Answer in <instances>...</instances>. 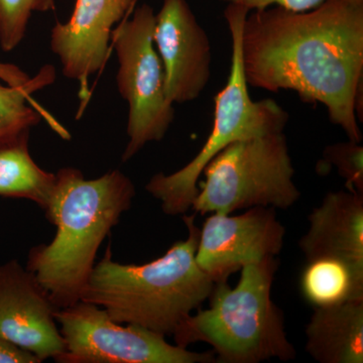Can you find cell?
Segmentation results:
<instances>
[{
  "instance_id": "obj_1",
  "label": "cell",
  "mask_w": 363,
  "mask_h": 363,
  "mask_svg": "<svg viewBox=\"0 0 363 363\" xmlns=\"http://www.w3.org/2000/svg\"><path fill=\"white\" fill-rule=\"evenodd\" d=\"M248 86L321 104L348 140L362 143L355 99L363 86V6L325 0L294 13L269 7L248 13L241 39Z\"/></svg>"
},
{
  "instance_id": "obj_2",
  "label": "cell",
  "mask_w": 363,
  "mask_h": 363,
  "mask_svg": "<svg viewBox=\"0 0 363 363\" xmlns=\"http://www.w3.org/2000/svg\"><path fill=\"white\" fill-rule=\"evenodd\" d=\"M44 211L57 227L49 245L33 247L26 269L57 309L80 302L97 252L128 211L135 196L133 181L119 169L88 180L75 168L59 169Z\"/></svg>"
},
{
  "instance_id": "obj_3",
  "label": "cell",
  "mask_w": 363,
  "mask_h": 363,
  "mask_svg": "<svg viewBox=\"0 0 363 363\" xmlns=\"http://www.w3.org/2000/svg\"><path fill=\"white\" fill-rule=\"evenodd\" d=\"M195 218V213L183 215L186 240L147 264H119L107 247L93 267L81 302L98 306L117 323L173 335L177 327L210 297L215 285L196 262L199 228Z\"/></svg>"
},
{
  "instance_id": "obj_4",
  "label": "cell",
  "mask_w": 363,
  "mask_h": 363,
  "mask_svg": "<svg viewBox=\"0 0 363 363\" xmlns=\"http://www.w3.org/2000/svg\"><path fill=\"white\" fill-rule=\"evenodd\" d=\"M277 257L247 264L234 286L215 283L209 307L186 318L174 332L177 345L211 346L216 362L259 363L295 359L283 312L272 298Z\"/></svg>"
},
{
  "instance_id": "obj_5",
  "label": "cell",
  "mask_w": 363,
  "mask_h": 363,
  "mask_svg": "<svg viewBox=\"0 0 363 363\" xmlns=\"http://www.w3.org/2000/svg\"><path fill=\"white\" fill-rule=\"evenodd\" d=\"M250 11L227 4L224 18L231 38V65L225 86L215 96L213 124L202 149L187 164L174 173L156 174L145 190L161 203L164 214L185 215L198 194V181L208 162L230 145L243 138L284 131L288 112L272 99L255 101L243 73L241 39Z\"/></svg>"
},
{
  "instance_id": "obj_6",
  "label": "cell",
  "mask_w": 363,
  "mask_h": 363,
  "mask_svg": "<svg viewBox=\"0 0 363 363\" xmlns=\"http://www.w3.org/2000/svg\"><path fill=\"white\" fill-rule=\"evenodd\" d=\"M192 208L195 214H233L267 207L286 210L300 199L284 131L227 145L203 169Z\"/></svg>"
},
{
  "instance_id": "obj_7",
  "label": "cell",
  "mask_w": 363,
  "mask_h": 363,
  "mask_svg": "<svg viewBox=\"0 0 363 363\" xmlns=\"http://www.w3.org/2000/svg\"><path fill=\"white\" fill-rule=\"evenodd\" d=\"M156 13L149 4L135 9L112 32L118 60L117 89L128 104V162L150 143L161 142L175 118V107L164 91V70L154 44Z\"/></svg>"
},
{
  "instance_id": "obj_8",
  "label": "cell",
  "mask_w": 363,
  "mask_h": 363,
  "mask_svg": "<svg viewBox=\"0 0 363 363\" xmlns=\"http://www.w3.org/2000/svg\"><path fill=\"white\" fill-rule=\"evenodd\" d=\"M65 341L59 363H213V352L169 343L149 329L113 321L96 305L78 302L55 312Z\"/></svg>"
},
{
  "instance_id": "obj_9",
  "label": "cell",
  "mask_w": 363,
  "mask_h": 363,
  "mask_svg": "<svg viewBox=\"0 0 363 363\" xmlns=\"http://www.w3.org/2000/svg\"><path fill=\"white\" fill-rule=\"evenodd\" d=\"M285 236L274 208H250L240 215L213 213L199 229L196 262L214 283L227 281L247 264L278 257Z\"/></svg>"
},
{
  "instance_id": "obj_10",
  "label": "cell",
  "mask_w": 363,
  "mask_h": 363,
  "mask_svg": "<svg viewBox=\"0 0 363 363\" xmlns=\"http://www.w3.org/2000/svg\"><path fill=\"white\" fill-rule=\"evenodd\" d=\"M154 44L169 101L183 104L199 98L211 76L212 50L187 0H162L155 21Z\"/></svg>"
},
{
  "instance_id": "obj_11",
  "label": "cell",
  "mask_w": 363,
  "mask_h": 363,
  "mask_svg": "<svg viewBox=\"0 0 363 363\" xmlns=\"http://www.w3.org/2000/svg\"><path fill=\"white\" fill-rule=\"evenodd\" d=\"M135 0H77L71 18L52 28L50 47L66 78L80 84L81 106L90 97V77L104 68L113 26L123 21Z\"/></svg>"
},
{
  "instance_id": "obj_12",
  "label": "cell",
  "mask_w": 363,
  "mask_h": 363,
  "mask_svg": "<svg viewBox=\"0 0 363 363\" xmlns=\"http://www.w3.org/2000/svg\"><path fill=\"white\" fill-rule=\"evenodd\" d=\"M57 308L33 272L16 260L0 266V335L40 362L65 352L55 318Z\"/></svg>"
},
{
  "instance_id": "obj_13",
  "label": "cell",
  "mask_w": 363,
  "mask_h": 363,
  "mask_svg": "<svg viewBox=\"0 0 363 363\" xmlns=\"http://www.w3.org/2000/svg\"><path fill=\"white\" fill-rule=\"evenodd\" d=\"M298 247L309 260L331 257L363 272V195L329 192L308 217Z\"/></svg>"
},
{
  "instance_id": "obj_14",
  "label": "cell",
  "mask_w": 363,
  "mask_h": 363,
  "mask_svg": "<svg viewBox=\"0 0 363 363\" xmlns=\"http://www.w3.org/2000/svg\"><path fill=\"white\" fill-rule=\"evenodd\" d=\"M306 350L320 363L363 362V298L314 308Z\"/></svg>"
},
{
  "instance_id": "obj_15",
  "label": "cell",
  "mask_w": 363,
  "mask_h": 363,
  "mask_svg": "<svg viewBox=\"0 0 363 363\" xmlns=\"http://www.w3.org/2000/svg\"><path fill=\"white\" fill-rule=\"evenodd\" d=\"M301 290L314 308L363 298V272L331 257L309 260L301 277Z\"/></svg>"
},
{
  "instance_id": "obj_16",
  "label": "cell",
  "mask_w": 363,
  "mask_h": 363,
  "mask_svg": "<svg viewBox=\"0 0 363 363\" xmlns=\"http://www.w3.org/2000/svg\"><path fill=\"white\" fill-rule=\"evenodd\" d=\"M55 181V174L40 168L33 161L28 140L0 149V196L30 200L44 210Z\"/></svg>"
},
{
  "instance_id": "obj_17",
  "label": "cell",
  "mask_w": 363,
  "mask_h": 363,
  "mask_svg": "<svg viewBox=\"0 0 363 363\" xmlns=\"http://www.w3.org/2000/svg\"><path fill=\"white\" fill-rule=\"evenodd\" d=\"M56 78L54 67L45 66L23 87L0 84V149L28 140L30 130L42 121V113L30 104V95Z\"/></svg>"
},
{
  "instance_id": "obj_18",
  "label": "cell",
  "mask_w": 363,
  "mask_h": 363,
  "mask_svg": "<svg viewBox=\"0 0 363 363\" xmlns=\"http://www.w3.org/2000/svg\"><path fill=\"white\" fill-rule=\"evenodd\" d=\"M332 168L345 181L347 191L363 195V147L360 143L348 140L327 145L318 162L317 173L327 174Z\"/></svg>"
},
{
  "instance_id": "obj_19",
  "label": "cell",
  "mask_w": 363,
  "mask_h": 363,
  "mask_svg": "<svg viewBox=\"0 0 363 363\" xmlns=\"http://www.w3.org/2000/svg\"><path fill=\"white\" fill-rule=\"evenodd\" d=\"M33 11V0H0V47L2 51H13L23 42Z\"/></svg>"
},
{
  "instance_id": "obj_20",
  "label": "cell",
  "mask_w": 363,
  "mask_h": 363,
  "mask_svg": "<svg viewBox=\"0 0 363 363\" xmlns=\"http://www.w3.org/2000/svg\"><path fill=\"white\" fill-rule=\"evenodd\" d=\"M220 1L243 7L250 13L262 11L269 7H281L294 13H303L319 6L325 0H220Z\"/></svg>"
},
{
  "instance_id": "obj_21",
  "label": "cell",
  "mask_w": 363,
  "mask_h": 363,
  "mask_svg": "<svg viewBox=\"0 0 363 363\" xmlns=\"http://www.w3.org/2000/svg\"><path fill=\"white\" fill-rule=\"evenodd\" d=\"M39 357L0 335V363H40Z\"/></svg>"
},
{
  "instance_id": "obj_22",
  "label": "cell",
  "mask_w": 363,
  "mask_h": 363,
  "mask_svg": "<svg viewBox=\"0 0 363 363\" xmlns=\"http://www.w3.org/2000/svg\"><path fill=\"white\" fill-rule=\"evenodd\" d=\"M30 76L13 64L0 62V80L13 87H23L30 81Z\"/></svg>"
},
{
  "instance_id": "obj_23",
  "label": "cell",
  "mask_w": 363,
  "mask_h": 363,
  "mask_svg": "<svg viewBox=\"0 0 363 363\" xmlns=\"http://www.w3.org/2000/svg\"><path fill=\"white\" fill-rule=\"evenodd\" d=\"M56 0H33V11L45 13L54 9Z\"/></svg>"
},
{
  "instance_id": "obj_24",
  "label": "cell",
  "mask_w": 363,
  "mask_h": 363,
  "mask_svg": "<svg viewBox=\"0 0 363 363\" xmlns=\"http://www.w3.org/2000/svg\"><path fill=\"white\" fill-rule=\"evenodd\" d=\"M344 1L350 2V4H357V6H363V0H344Z\"/></svg>"
}]
</instances>
